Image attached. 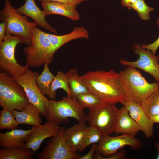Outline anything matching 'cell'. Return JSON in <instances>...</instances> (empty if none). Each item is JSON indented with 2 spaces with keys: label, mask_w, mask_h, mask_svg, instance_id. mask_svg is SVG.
<instances>
[{
  "label": "cell",
  "mask_w": 159,
  "mask_h": 159,
  "mask_svg": "<svg viewBox=\"0 0 159 159\" xmlns=\"http://www.w3.org/2000/svg\"><path fill=\"white\" fill-rule=\"evenodd\" d=\"M141 105L150 118L159 113V89L153 92Z\"/></svg>",
  "instance_id": "26"
},
{
  "label": "cell",
  "mask_w": 159,
  "mask_h": 159,
  "mask_svg": "<svg viewBox=\"0 0 159 159\" xmlns=\"http://www.w3.org/2000/svg\"><path fill=\"white\" fill-rule=\"evenodd\" d=\"M125 100L141 104L153 92L159 89V82L149 83L136 68L127 66L119 72Z\"/></svg>",
  "instance_id": "2"
},
{
  "label": "cell",
  "mask_w": 159,
  "mask_h": 159,
  "mask_svg": "<svg viewBox=\"0 0 159 159\" xmlns=\"http://www.w3.org/2000/svg\"><path fill=\"white\" fill-rule=\"evenodd\" d=\"M35 126L28 130L15 129L5 133L0 132V146L7 148L24 147L28 135L35 129Z\"/></svg>",
  "instance_id": "16"
},
{
  "label": "cell",
  "mask_w": 159,
  "mask_h": 159,
  "mask_svg": "<svg viewBox=\"0 0 159 159\" xmlns=\"http://www.w3.org/2000/svg\"><path fill=\"white\" fill-rule=\"evenodd\" d=\"M12 111L19 124L38 126L42 123L39 111L30 103L22 111L13 110Z\"/></svg>",
  "instance_id": "21"
},
{
  "label": "cell",
  "mask_w": 159,
  "mask_h": 159,
  "mask_svg": "<svg viewBox=\"0 0 159 159\" xmlns=\"http://www.w3.org/2000/svg\"><path fill=\"white\" fill-rule=\"evenodd\" d=\"M35 127L34 130L27 137L24 147L31 149L34 153L45 139L56 135L61 128L59 125L48 121L43 125Z\"/></svg>",
  "instance_id": "13"
},
{
  "label": "cell",
  "mask_w": 159,
  "mask_h": 159,
  "mask_svg": "<svg viewBox=\"0 0 159 159\" xmlns=\"http://www.w3.org/2000/svg\"><path fill=\"white\" fill-rule=\"evenodd\" d=\"M65 129L61 128L58 133L46 143L44 150L38 155L39 159H79L80 154L71 151L67 146L63 135Z\"/></svg>",
  "instance_id": "12"
},
{
  "label": "cell",
  "mask_w": 159,
  "mask_h": 159,
  "mask_svg": "<svg viewBox=\"0 0 159 159\" xmlns=\"http://www.w3.org/2000/svg\"><path fill=\"white\" fill-rule=\"evenodd\" d=\"M41 5L46 16L55 14L64 16L73 21L80 19L76 6L52 1L42 2Z\"/></svg>",
  "instance_id": "18"
},
{
  "label": "cell",
  "mask_w": 159,
  "mask_h": 159,
  "mask_svg": "<svg viewBox=\"0 0 159 159\" xmlns=\"http://www.w3.org/2000/svg\"><path fill=\"white\" fill-rule=\"evenodd\" d=\"M132 47L134 52L138 56V59L134 61L122 59L120 60V64L144 71L152 76L156 82H159V56L143 48L139 44H134Z\"/></svg>",
  "instance_id": "11"
},
{
  "label": "cell",
  "mask_w": 159,
  "mask_h": 159,
  "mask_svg": "<svg viewBox=\"0 0 159 159\" xmlns=\"http://www.w3.org/2000/svg\"><path fill=\"white\" fill-rule=\"evenodd\" d=\"M156 24L159 26V18L157 20ZM141 46L143 48L149 50L153 54H155L159 47V36L157 39L153 43L148 44H143Z\"/></svg>",
  "instance_id": "31"
},
{
  "label": "cell",
  "mask_w": 159,
  "mask_h": 159,
  "mask_svg": "<svg viewBox=\"0 0 159 159\" xmlns=\"http://www.w3.org/2000/svg\"><path fill=\"white\" fill-rule=\"evenodd\" d=\"M154 148L158 151V154L156 159H159V142H156L154 144Z\"/></svg>",
  "instance_id": "38"
},
{
  "label": "cell",
  "mask_w": 159,
  "mask_h": 159,
  "mask_svg": "<svg viewBox=\"0 0 159 159\" xmlns=\"http://www.w3.org/2000/svg\"><path fill=\"white\" fill-rule=\"evenodd\" d=\"M120 103L128 111L131 117L137 124L140 130L148 138L153 136L154 123L140 104L124 100Z\"/></svg>",
  "instance_id": "14"
},
{
  "label": "cell",
  "mask_w": 159,
  "mask_h": 159,
  "mask_svg": "<svg viewBox=\"0 0 159 159\" xmlns=\"http://www.w3.org/2000/svg\"><path fill=\"white\" fill-rule=\"evenodd\" d=\"M4 0V7L0 10V18L6 23V34L19 36L26 45H30L32 32L37 24L28 21V17L17 13L9 0Z\"/></svg>",
  "instance_id": "4"
},
{
  "label": "cell",
  "mask_w": 159,
  "mask_h": 159,
  "mask_svg": "<svg viewBox=\"0 0 159 159\" xmlns=\"http://www.w3.org/2000/svg\"><path fill=\"white\" fill-rule=\"evenodd\" d=\"M71 92V97L77 100L79 95L90 92L78 74L76 68L71 69L66 73Z\"/></svg>",
  "instance_id": "22"
},
{
  "label": "cell",
  "mask_w": 159,
  "mask_h": 159,
  "mask_svg": "<svg viewBox=\"0 0 159 159\" xmlns=\"http://www.w3.org/2000/svg\"><path fill=\"white\" fill-rule=\"evenodd\" d=\"M140 130L126 108L123 106L119 109L114 132L115 134L135 136Z\"/></svg>",
  "instance_id": "17"
},
{
  "label": "cell",
  "mask_w": 159,
  "mask_h": 159,
  "mask_svg": "<svg viewBox=\"0 0 159 159\" xmlns=\"http://www.w3.org/2000/svg\"><path fill=\"white\" fill-rule=\"evenodd\" d=\"M87 127L85 124L79 123L65 129L64 139L68 148L72 152L79 150L84 136Z\"/></svg>",
  "instance_id": "19"
},
{
  "label": "cell",
  "mask_w": 159,
  "mask_h": 159,
  "mask_svg": "<svg viewBox=\"0 0 159 159\" xmlns=\"http://www.w3.org/2000/svg\"><path fill=\"white\" fill-rule=\"evenodd\" d=\"M39 75L38 72L28 69L23 74L12 77L23 87L29 102L38 108L42 116L46 117L50 100L44 96L37 85L36 79Z\"/></svg>",
  "instance_id": "9"
},
{
  "label": "cell",
  "mask_w": 159,
  "mask_h": 159,
  "mask_svg": "<svg viewBox=\"0 0 159 159\" xmlns=\"http://www.w3.org/2000/svg\"><path fill=\"white\" fill-rule=\"evenodd\" d=\"M90 91L102 102L116 103L125 100L119 73L112 70L90 71L80 76Z\"/></svg>",
  "instance_id": "1"
},
{
  "label": "cell",
  "mask_w": 159,
  "mask_h": 159,
  "mask_svg": "<svg viewBox=\"0 0 159 159\" xmlns=\"http://www.w3.org/2000/svg\"><path fill=\"white\" fill-rule=\"evenodd\" d=\"M152 121L154 123H159V113L150 118Z\"/></svg>",
  "instance_id": "37"
},
{
  "label": "cell",
  "mask_w": 159,
  "mask_h": 159,
  "mask_svg": "<svg viewBox=\"0 0 159 159\" xmlns=\"http://www.w3.org/2000/svg\"><path fill=\"white\" fill-rule=\"evenodd\" d=\"M41 2L43 1H52L61 3L62 4L77 6L81 3L87 0H38Z\"/></svg>",
  "instance_id": "32"
},
{
  "label": "cell",
  "mask_w": 159,
  "mask_h": 159,
  "mask_svg": "<svg viewBox=\"0 0 159 159\" xmlns=\"http://www.w3.org/2000/svg\"><path fill=\"white\" fill-rule=\"evenodd\" d=\"M46 35L55 52L64 44L71 40L81 38L87 39L89 37L87 31L82 26L74 27L70 33L66 34L57 35L46 33Z\"/></svg>",
  "instance_id": "20"
},
{
  "label": "cell",
  "mask_w": 159,
  "mask_h": 159,
  "mask_svg": "<svg viewBox=\"0 0 159 159\" xmlns=\"http://www.w3.org/2000/svg\"><path fill=\"white\" fill-rule=\"evenodd\" d=\"M102 136L100 132L95 127L90 126L87 127L79 151H83L91 144L98 143Z\"/></svg>",
  "instance_id": "27"
},
{
  "label": "cell",
  "mask_w": 159,
  "mask_h": 159,
  "mask_svg": "<svg viewBox=\"0 0 159 159\" xmlns=\"http://www.w3.org/2000/svg\"><path fill=\"white\" fill-rule=\"evenodd\" d=\"M29 103L23 87L12 76L0 72V106L11 111H21Z\"/></svg>",
  "instance_id": "6"
},
{
  "label": "cell",
  "mask_w": 159,
  "mask_h": 159,
  "mask_svg": "<svg viewBox=\"0 0 159 159\" xmlns=\"http://www.w3.org/2000/svg\"><path fill=\"white\" fill-rule=\"evenodd\" d=\"M142 145L141 141L134 136L127 135L116 136L104 135L102 136L97 143L96 151L104 159L105 157L116 153L119 150L125 146H130L136 151L140 149Z\"/></svg>",
  "instance_id": "10"
},
{
  "label": "cell",
  "mask_w": 159,
  "mask_h": 159,
  "mask_svg": "<svg viewBox=\"0 0 159 159\" xmlns=\"http://www.w3.org/2000/svg\"><path fill=\"white\" fill-rule=\"evenodd\" d=\"M126 154L125 150L122 149L117 153H116L110 156L105 158V159H122L125 158Z\"/></svg>",
  "instance_id": "34"
},
{
  "label": "cell",
  "mask_w": 159,
  "mask_h": 159,
  "mask_svg": "<svg viewBox=\"0 0 159 159\" xmlns=\"http://www.w3.org/2000/svg\"><path fill=\"white\" fill-rule=\"evenodd\" d=\"M16 10L17 13L32 18L38 25L52 33H57L56 29L47 21L44 12L38 7L34 0H26L22 6Z\"/></svg>",
  "instance_id": "15"
},
{
  "label": "cell",
  "mask_w": 159,
  "mask_h": 159,
  "mask_svg": "<svg viewBox=\"0 0 159 159\" xmlns=\"http://www.w3.org/2000/svg\"><path fill=\"white\" fill-rule=\"evenodd\" d=\"M48 64H44V68L42 73L36 79V83L38 87L44 95H48L51 83L54 76L52 74L49 69Z\"/></svg>",
  "instance_id": "25"
},
{
  "label": "cell",
  "mask_w": 159,
  "mask_h": 159,
  "mask_svg": "<svg viewBox=\"0 0 159 159\" xmlns=\"http://www.w3.org/2000/svg\"><path fill=\"white\" fill-rule=\"evenodd\" d=\"M77 100L82 108L89 109L95 107L102 102L97 96L91 92L79 95Z\"/></svg>",
  "instance_id": "29"
},
{
  "label": "cell",
  "mask_w": 159,
  "mask_h": 159,
  "mask_svg": "<svg viewBox=\"0 0 159 159\" xmlns=\"http://www.w3.org/2000/svg\"><path fill=\"white\" fill-rule=\"evenodd\" d=\"M34 153L30 149L24 147L0 149V159H32Z\"/></svg>",
  "instance_id": "24"
},
{
  "label": "cell",
  "mask_w": 159,
  "mask_h": 159,
  "mask_svg": "<svg viewBox=\"0 0 159 159\" xmlns=\"http://www.w3.org/2000/svg\"><path fill=\"white\" fill-rule=\"evenodd\" d=\"M137 0H121V3L122 6L130 9L132 5Z\"/></svg>",
  "instance_id": "36"
},
{
  "label": "cell",
  "mask_w": 159,
  "mask_h": 159,
  "mask_svg": "<svg viewBox=\"0 0 159 159\" xmlns=\"http://www.w3.org/2000/svg\"><path fill=\"white\" fill-rule=\"evenodd\" d=\"M59 89H63L67 93V96L71 97V94L68 80L66 74L62 71H58L51 83L48 96L51 100L56 98V90Z\"/></svg>",
  "instance_id": "23"
},
{
  "label": "cell",
  "mask_w": 159,
  "mask_h": 159,
  "mask_svg": "<svg viewBox=\"0 0 159 159\" xmlns=\"http://www.w3.org/2000/svg\"><path fill=\"white\" fill-rule=\"evenodd\" d=\"M12 111L3 108L0 112V129L12 130L19 125Z\"/></svg>",
  "instance_id": "28"
},
{
  "label": "cell",
  "mask_w": 159,
  "mask_h": 159,
  "mask_svg": "<svg viewBox=\"0 0 159 159\" xmlns=\"http://www.w3.org/2000/svg\"><path fill=\"white\" fill-rule=\"evenodd\" d=\"M119 110L115 103L102 102L89 109L87 122L102 136L110 135L114 132Z\"/></svg>",
  "instance_id": "7"
},
{
  "label": "cell",
  "mask_w": 159,
  "mask_h": 159,
  "mask_svg": "<svg viewBox=\"0 0 159 159\" xmlns=\"http://www.w3.org/2000/svg\"><path fill=\"white\" fill-rule=\"evenodd\" d=\"M131 8L138 13L141 20L144 21L149 19V13L154 10L153 8L147 5L144 0H137L132 5Z\"/></svg>",
  "instance_id": "30"
},
{
  "label": "cell",
  "mask_w": 159,
  "mask_h": 159,
  "mask_svg": "<svg viewBox=\"0 0 159 159\" xmlns=\"http://www.w3.org/2000/svg\"><path fill=\"white\" fill-rule=\"evenodd\" d=\"M6 23L3 21L0 23V43L4 40L6 35Z\"/></svg>",
  "instance_id": "35"
},
{
  "label": "cell",
  "mask_w": 159,
  "mask_h": 159,
  "mask_svg": "<svg viewBox=\"0 0 159 159\" xmlns=\"http://www.w3.org/2000/svg\"><path fill=\"white\" fill-rule=\"evenodd\" d=\"M31 37V44L23 49L26 64L33 67L45 63L50 64L55 52L46 33L36 26L33 30Z\"/></svg>",
  "instance_id": "3"
},
{
  "label": "cell",
  "mask_w": 159,
  "mask_h": 159,
  "mask_svg": "<svg viewBox=\"0 0 159 159\" xmlns=\"http://www.w3.org/2000/svg\"><path fill=\"white\" fill-rule=\"evenodd\" d=\"M97 144H93L89 151L85 155L81 156L79 159H92L96 150Z\"/></svg>",
  "instance_id": "33"
},
{
  "label": "cell",
  "mask_w": 159,
  "mask_h": 159,
  "mask_svg": "<svg viewBox=\"0 0 159 159\" xmlns=\"http://www.w3.org/2000/svg\"><path fill=\"white\" fill-rule=\"evenodd\" d=\"M22 37L18 35L6 34L0 43V71L11 76L23 74L29 69L27 65L22 66L17 62L15 57L16 48L19 44H23Z\"/></svg>",
  "instance_id": "8"
},
{
  "label": "cell",
  "mask_w": 159,
  "mask_h": 159,
  "mask_svg": "<svg viewBox=\"0 0 159 159\" xmlns=\"http://www.w3.org/2000/svg\"><path fill=\"white\" fill-rule=\"evenodd\" d=\"M69 117L76 119L80 123L85 124L87 122L84 109L77 100L67 96L59 101L50 100L46 117L48 121L59 125L67 123Z\"/></svg>",
  "instance_id": "5"
}]
</instances>
